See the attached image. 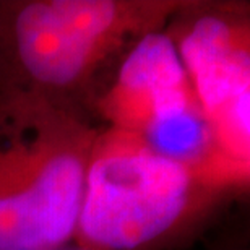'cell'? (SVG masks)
<instances>
[{
    "label": "cell",
    "mask_w": 250,
    "mask_h": 250,
    "mask_svg": "<svg viewBox=\"0 0 250 250\" xmlns=\"http://www.w3.org/2000/svg\"><path fill=\"white\" fill-rule=\"evenodd\" d=\"M54 250H83V249H80L78 246H75V244H70V246H65L61 249H54Z\"/></svg>",
    "instance_id": "obj_6"
},
{
    "label": "cell",
    "mask_w": 250,
    "mask_h": 250,
    "mask_svg": "<svg viewBox=\"0 0 250 250\" xmlns=\"http://www.w3.org/2000/svg\"><path fill=\"white\" fill-rule=\"evenodd\" d=\"M101 128L84 114L31 99H0V250L73 244Z\"/></svg>",
    "instance_id": "obj_3"
},
{
    "label": "cell",
    "mask_w": 250,
    "mask_h": 250,
    "mask_svg": "<svg viewBox=\"0 0 250 250\" xmlns=\"http://www.w3.org/2000/svg\"><path fill=\"white\" fill-rule=\"evenodd\" d=\"M186 0H0V99L89 116L125 56Z\"/></svg>",
    "instance_id": "obj_1"
},
{
    "label": "cell",
    "mask_w": 250,
    "mask_h": 250,
    "mask_svg": "<svg viewBox=\"0 0 250 250\" xmlns=\"http://www.w3.org/2000/svg\"><path fill=\"white\" fill-rule=\"evenodd\" d=\"M244 187L163 156L137 133L104 125L89 158L73 244L83 250L184 247Z\"/></svg>",
    "instance_id": "obj_2"
},
{
    "label": "cell",
    "mask_w": 250,
    "mask_h": 250,
    "mask_svg": "<svg viewBox=\"0 0 250 250\" xmlns=\"http://www.w3.org/2000/svg\"><path fill=\"white\" fill-rule=\"evenodd\" d=\"M164 33L223 153L249 169V2L186 0Z\"/></svg>",
    "instance_id": "obj_4"
},
{
    "label": "cell",
    "mask_w": 250,
    "mask_h": 250,
    "mask_svg": "<svg viewBox=\"0 0 250 250\" xmlns=\"http://www.w3.org/2000/svg\"><path fill=\"white\" fill-rule=\"evenodd\" d=\"M214 250H247L241 246H226V247H219V249H214Z\"/></svg>",
    "instance_id": "obj_5"
}]
</instances>
